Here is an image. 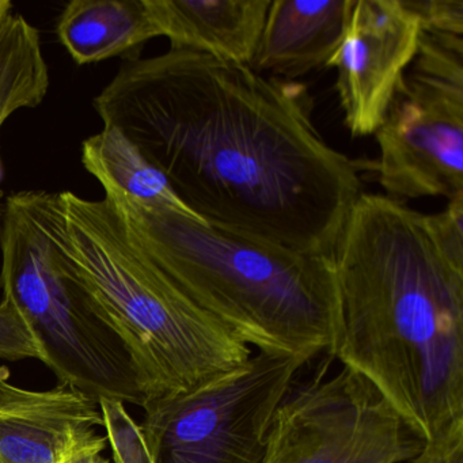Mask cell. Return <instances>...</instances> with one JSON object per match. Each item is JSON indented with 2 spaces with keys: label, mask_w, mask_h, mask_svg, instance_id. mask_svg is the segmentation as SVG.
I'll return each instance as SVG.
<instances>
[{
  "label": "cell",
  "mask_w": 463,
  "mask_h": 463,
  "mask_svg": "<svg viewBox=\"0 0 463 463\" xmlns=\"http://www.w3.org/2000/svg\"><path fill=\"white\" fill-rule=\"evenodd\" d=\"M419 18L422 33L462 37L463 0H403Z\"/></svg>",
  "instance_id": "cell-17"
},
{
  "label": "cell",
  "mask_w": 463,
  "mask_h": 463,
  "mask_svg": "<svg viewBox=\"0 0 463 463\" xmlns=\"http://www.w3.org/2000/svg\"><path fill=\"white\" fill-rule=\"evenodd\" d=\"M354 0H270L250 67L295 80L326 66L337 50Z\"/></svg>",
  "instance_id": "cell-11"
},
{
  "label": "cell",
  "mask_w": 463,
  "mask_h": 463,
  "mask_svg": "<svg viewBox=\"0 0 463 463\" xmlns=\"http://www.w3.org/2000/svg\"><path fill=\"white\" fill-rule=\"evenodd\" d=\"M14 9L12 2L9 0H0V14H4V13L10 12V10Z\"/></svg>",
  "instance_id": "cell-22"
},
{
  "label": "cell",
  "mask_w": 463,
  "mask_h": 463,
  "mask_svg": "<svg viewBox=\"0 0 463 463\" xmlns=\"http://www.w3.org/2000/svg\"><path fill=\"white\" fill-rule=\"evenodd\" d=\"M270 0H146L148 14L173 50L250 66Z\"/></svg>",
  "instance_id": "cell-12"
},
{
  "label": "cell",
  "mask_w": 463,
  "mask_h": 463,
  "mask_svg": "<svg viewBox=\"0 0 463 463\" xmlns=\"http://www.w3.org/2000/svg\"><path fill=\"white\" fill-rule=\"evenodd\" d=\"M105 447H94V449H86L80 454L75 455L66 463H109L107 458L102 457V451Z\"/></svg>",
  "instance_id": "cell-21"
},
{
  "label": "cell",
  "mask_w": 463,
  "mask_h": 463,
  "mask_svg": "<svg viewBox=\"0 0 463 463\" xmlns=\"http://www.w3.org/2000/svg\"><path fill=\"white\" fill-rule=\"evenodd\" d=\"M48 90L50 70L39 31L14 9L0 14V129L20 110L42 105Z\"/></svg>",
  "instance_id": "cell-15"
},
{
  "label": "cell",
  "mask_w": 463,
  "mask_h": 463,
  "mask_svg": "<svg viewBox=\"0 0 463 463\" xmlns=\"http://www.w3.org/2000/svg\"><path fill=\"white\" fill-rule=\"evenodd\" d=\"M99 402L67 384L44 392L24 389L0 367V463H66L107 447Z\"/></svg>",
  "instance_id": "cell-10"
},
{
  "label": "cell",
  "mask_w": 463,
  "mask_h": 463,
  "mask_svg": "<svg viewBox=\"0 0 463 463\" xmlns=\"http://www.w3.org/2000/svg\"><path fill=\"white\" fill-rule=\"evenodd\" d=\"M409 463H463V427H457L432 440Z\"/></svg>",
  "instance_id": "cell-20"
},
{
  "label": "cell",
  "mask_w": 463,
  "mask_h": 463,
  "mask_svg": "<svg viewBox=\"0 0 463 463\" xmlns=\"http://www.w3.org/2000/svg\"><path fill=\"white\" fill-rule=\"evenodd\" d=\"M419 18L403 0H354L343 39L326 67L352 137L375 134L421 42Z\"/></svg>",
  "instance_id": "cell-9"
},
{
  "label": "cell",
  "mask_w": 463,
  "mask_h": 463,
  "mask_svg": "<svg viewBox=\"0 0 463 463\" xmlns=\"http://www.w3.org/2000/svg\"><path fill=\"white\" fill-rule=\"evenodd\" d=\"M99 405L115 462L153 463L142 428L129 416L123 401L101 398Z\"/></svg>",
  "instance_id": "cell-16"
},
{
  "label": "cell",
  "mask_w": 463,
  "mask_h": 463,
  "mask_svg": "<svg viewBox=\"0 0 463 463\" xmlns=\"http://www.w3.org/2000/svg\"><path fill=\"white\" fill-rule=\"evenodd\" d=\"M294 383L270 420L262 463H409L424 449L421 433L357 371Z\"/></svg>",
  "instance_id": "cell-8"
},
{
  "label": "cell",
  "mask_w": 463,
  "mask_h": 463,
  "mask_svg": "<svg viewBox=\"0 0 463 463\" xmlns=\"http://www.w3.org/2000/svg\"><path fill=\"white\" fill-rule=\"evenodd\" d=\"M101 186L148 259L250 348L307 363L329 354L338 308L332 256L294 250Z\"/></svg>",
  "instance_id": "cell-4"
},
{
  "label": "cell",
  "mask_w": 463,
  "mask_h": 463,
  "mask_svg": "<svg viewBox=\"0 0 463 463\" xmlns=\"http://www.w3.org/2000/svg\"><path fill=\"white\" fill-rule=\"evenodd\" d=\"M56 34L80 66L131 55L158 37L146 0H72L59 15Z\"/></svg>",
  "instance_id": "cell-13"
},
{
  "label": "cell",
  "mask_w": 463,
  "mask_h": 463,
  "mask_svg": "<svg viewBox=\"0 0 463 463\" xmlns=\"http://www.w3.org/2000/svg\"><path fill=\"white\" fill-rule=\"evenodd\" d=\"M82 164L99 185L109 184L143 204L196 216L175 196L165 175L115 127H102L83 140Z\"/></svg>",
  "instance_id": "cell-14"
},
{
  "label": "cell",
  "mask_w": 463,
  "mask_h": 463,
  "mask_svg": "<svg viewBox=\"0 0 463 463\" xmlns=\"http://www.w3.org/2000/svg\"><path fill=\"white\" fill-rule=\"evenodd\" d=\"M259 352L192 392L142 406L153 463H262L270 420L306 364Z\"/></svg>",
  "instance_id": "cell-7"
},
{
  "label": "cell",
  "mask_w": 463,
  "mask_h": 463,
  "mask_svg": "<svg viewBox=\"0 0 463 463\" xmlns=\"http://www.w3.org/2000/svg\"><path fill=\"white\" fill-rule=\"evenodd\" d=\"M18 194L67 272L126 346L145 403L192 392L253 356L248 344L148 259L105 197L85 199L70 191Z\"/></svg>",
  "instance_id": "cell-3"
},
{
  "label": "cell",
  "mask_w": 463,
  "mask_h": 463,
  "mask_svg": "<svg viewBox=\"0 0 463 463\" xmlns=\"http://www.w3.org/2000/svg\"><path fill=\"white\" fill-rule=\"evenodd\" d=\"M197 218L333 256L362 184L356 164L313 121L297 80L173 50L127 59L94 99Z\"/></svg>",
  "instance_id": "cell-1"
},
{
  "label": "cell",
  "mask_w": 463,
  "mask_h": 463,
  "mask_svg": "<svg viewBox=\"0 0 463 463\" xmlns=\"http://www.w3.org/2000/svg\"><path fill=\"white\" fill-rule=\"evenodd\" d=\"M378 183L402 202L463 194V39L422 33L375 132Z\"/></svg>",
  "instance_id": "cell-6"
},
{
  "label": "cell",
  "mask_w": 463,
  "mask_h": 463,
  "mask_svg": "<svg viewBox=\"0 0 463 463\" xmlns=\"http://www.w3.org/2000/svg\"><path fill=\"white\" fill-rule=\"evenodd\" d=\"M0 357L7 360H42L36 341L32 337L21 314L10 300L0 302Z\"/></svg>",
  "instance_id": "cell-18"
},
{
  "label": "cell",
  "mask_w": 463,
  "mask_h": 463,
  "mask_svg": "<svg viewBox=\"0 0 463 463\" xmlns=\"http://www.w3.org/2000/svg\"><path fill=\"white\" fill-rule=\"evenodd\" d=\"M432 219L441 242L455 259L463 261V194L449 199L441 213H432Z\"/></svg>",
  "instance_id": "cell-19"
},
{
  "label": "cell",
  "mask_w": 463,
  "mask_h": 463,
  "mask_svg": "<svg viewBox=\"0 0 463 463\" xmlns=\"http://www.w3.org/2000/svg\"><path fill=\"white\" fill-rule=\"evenodd\" d=\"M329 354L368 379L425 441L463 427V261L432 213L362 194L333 253Z\"/></svg>",
  "instance_id": "cell-2"
},
{
  "label": "cell",
  "mask_w": 463,
  "mask_h": 463,
  "mask_svg": "<svg viewBox=\"0 0 463 463\" xmlns=\"http://www.w3.org/2000/svg\"><path fill=\"white\" fill-rule=\"evenodd\" d=\"M0 254L4 299L23 317L42 362L59 383L97 402L115 398L143 406L145 397L126 346L67 272L18 192L5 199L0 213Z\"/></svg>",
  "instance_id": "cell-5"
}]
</instances>
